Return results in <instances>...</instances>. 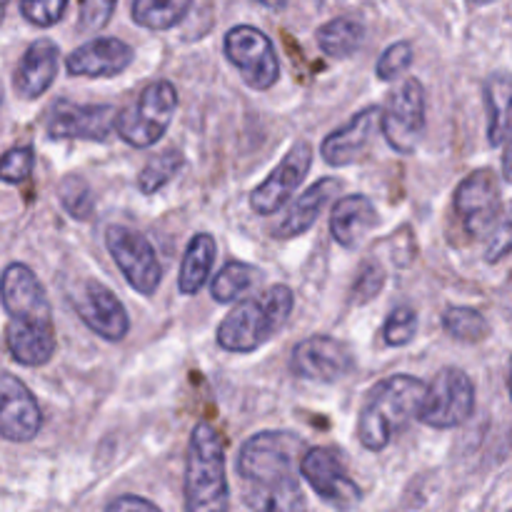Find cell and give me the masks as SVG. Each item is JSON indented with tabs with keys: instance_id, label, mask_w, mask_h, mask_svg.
Listing matches in <instances>:
<instances>
[{
	"instance_id": "cell-13",
	"label": "cell",
	"mask_w": 512,
	"mask_h": 512,
	"mask_svg": "<svg viewBox=\"0 0 512 512\" xmlns=\"http://www.w3.org/2000/svg\"><path fill=\"white\" fill-rule=\"evenodd\" d=\"M300 475L325 503L335 508H353L363 500V493L348 475L340 455L330 448L305 450L300 458Z\"/></svg>"
},
{
	"instance_id": "cell-34",
	"label": "cell",
	"mask_w": 512,
	"mask_h": 512,
	"mask_svg": "<svg viewBox=\"0 0 512 512\" xmlns=\"http://www.w3.org/2000/svg\"><path fill=\"white\" fill-rule=\"evenodd\" d=\"M68 0H20V13L28 23L38 28H50L58 23L65 13Z\"/></svg>"
},
{
	"instance_id": "cell-10",
	"label": "cell",
	"mask_w": 512,
	"mask_h": 512,
	"mask_svg": "<svg viewBox=\"0 0 512 512\" xmlns=\"http://www.w3.org/2000/svg\"><path fill=\"white\" fill-rule=\"evenodd\" d=\"M380 128L385 140L398 153H413L425 135V88L418 78L400 85L388 100V108H380Z\"/></svg>"
},
{
	"instance_id": "cell-40",
	"label": "cell",
	"mask_w": 512,
	"mask_h": 512,
	"mask_svg": "<svg viewBox=\"0 0 512 512\" xmlns=\"http://www.w3.org/2000/svg\"><path fill=\"white\" fill-rule=\"evenodd\" d=\"M5 8H8V0H0V20H3V15H5Z\"/></svg>"
},
{
	"instance_id": "cell-37",
	"label": "cell",
	"mask_w": 512,
	"mask_h": 512,
	"mask_svg": "<svg viewBox=\"0 0 512 512\" xmlns=\"http://www.w3.org/2000/svg\"><path fill=\"white\" fill-rule=\"evenodd\" d=\"M510 253V220L508 215H503V220L498 223V228L493 230L490 235V250H488V260H500Z\"/></svg>"
},
{
	"instance_id": "cell-6",
	"label": "cell",
	"mask_w": 512,
	"mask_h": 512,
	"mask_svg": "<svg viewBox=\"0 0 512 512\" xmlns=\"http://www.w3.org/2000/svg\"><path fill=\"white\" fill-rule=\"evenodd\" d=\"M178 108V90L168 80H155L140 93L138 103L115 115V130L133 148H150L165 135Z\"/></svg>"
},
{
	"instance_id": "cell-20",
	"label": "cell",
	"mask_w": 512,
	"mask_h": 512,
	"mask_svg": "<svg viewBox=\"0 0 512 512\" xmlns=\"http://www.w3.org/2000/svg\"><path fill=\"white\" fill-rule=\"evenodd\" d=\"M58 58L60 48L53 40H35L25 55L20 58L18 68H15L13 85L20 93V98L33 100L40 98L45 90L53 85L55 73H58Z\"/></svg>"
},
{
	"instance_id": "cell-16",
	"label": "cell",
	"mask_w": 512,
	"mask_h": 512,
	"mask_svg": "<svg viewBox=\"0 0 512 512\" xmlns=\"http://www.w3.org/2000/svg\"><path fill=\"white\" fill-rule=\"evenodd\" d=\"M43 428L38 400L23 380L0 370V438L28 443Z\"/></svg>"
},
{
	"instance_id": "cell-9",
	"label": "cell",
	"mask_w": 512,
	"mask_h": 512,
	"mask_svg": "<svg viewBox=\"0 0 512 512\" xmlns=\"http://www.w3.org/2000/svg\"><path fill=\"white\" fill-rule=\"evenodd\" d=\"M225 55L253 90H268L278 83V55H275L273 40L263 30L253 25H235L225 35Z\"/></svg>"
},
{
	"instance_id": "cell-33",
	"label": "cell",
	"mask_w": 512,
	"mask_h": 512,
	"mask_svg": "<svg viewBox=\"0 0 512 512\" xmlns=\"http://www.w3.org/2000/svg\"><path fill=\"white\" fill-rule=\"evenodd\" d=\"M410 63H413V45L400 40V43H393L380 55L375 73H378L380 80H395L400 73L410 68Z\"/></svg>"
},
{
	"instance_id": "cell-4",
	"label": "cell",
	"mask_w": 512,
	"mask_h": 512,
	"mask_svg": "<svg viewBox=\"0 0 512 512\" xmlns=\"http://www.w3.org/2000/svg\"><path fill=\"white\" fill-rule=\"evenodd\" d=\"M293 305L295 295L288 285H273L265 293L243 300L220 323L218 345L230 353H253L283 330Z\"/></svg>"
},
{
	"instance_id": "cell-2",
	"label": "cell",
	"mask_w": 512,
	"mask_h": 512,
	"mask_svg": "<svg viewBox=\"0 0 512 512\" xmlns=\"http://www.w3.org/2000/svg\"><path fill=\"white\" fill-rule=\"evenodd\" d=\"M0 300L10 315L5 343L15 363L25 368L48 363L55 353V325L38 275L23 263L8 265L0 278Z\"/></svg>"
},
{
	"instance_id": "cell-7",
	"label": "cell",
	"mask_w": 512,
	"mask_h": 512,
	"mask_svg": "<svg viewBox=\"0 0 512 512\" xmlns=\"http://www.w3.org/2000/svg\"><path fill=\"white\" fill-rule=\"evenodd\" d=\"M475 410V388L468 373L460 368H445L438 373L418 410L420 423L435 430L460 428Z\"/></svg>"
},
{
	"instance_id": "cell-31",
	"label": "cell",
	"mask_w": 512,
	"mask_h": 512,
	"mask_svg": "<svg viewBox=\"0 0 512 512\" xmlns=\"http://www.w3.org/2000/svg\"><path fill=\"white\" fill-rule=\"evenodd\" d=\"M60 200L73 218L88 220L93 215V195H90L83 178H65L60 183Z\"/></svg>"
},
{
	"instance_id": "cell-18",
	"label": "cell",
	"mask_w": 512,
	"mask_h": 512,
	"mask_svg": "<svg viewBox=\"0 0 512 512\" xmlns=\"http://www.w3.org/2000/svg\"><path fill=\"white\" fill-rule=\"evenodd\" d=\"M133 63V48L118 38H95L80 45L65 60L70 75L78 78H110Z\"/></svg>"
},
{
	"instance_id": "cell-17",
	"label": "cell",
	"mask_w": 512,
	"mask_h": 512,
	"mask_svg": "<svg viewBox=\"0 0 512 512\" xmlns=\"http://www.w3.org/2000/svg\"><path fill=\"white\" fill-rule=\"evenodd\" d=\"M73 308L78 310L80 320L88 325L100 338L118 343L128 335L130 318L123 303L98 280H85L83 288L73 298Z\"/></svg>"
},
{
	"instance_id": "cell-22",
	"label": "cell",
	"mask_w": 512,
	"mask_h": 512,
	"mask_svg": "<svg viewBox=\"0 0 512 512\" xmlns=\"http://www.w3.org/2000/svg\"><path fill=\"white\" fill-rule=\"evenodd\" d=\"M335 190H340V183L335 178H323L315 185H310V188L305 190L293 205H290L285 218L273 228L275 238L288 240V238H298V235L308 233V230L318 223L320 213L328 208Z\"/></svg>"
},
{
	"instance_id": "cell-8",
	"label": "cell",
	"mask_w": 512,
	"mask_h": 512,
	"mask_svg": "<svg viewBox=\"0 0 512 512\" xmlns=\"http://www.w3.org/2000/svg\"><path fill=\"white\" fill-rule=\"evenodd\" d=\"M105 245L130 288L138 290L140 295H153L160 288L163 268H160L153 245L143 233L125 228V225H110L105 230Z\"/></svg>"
},
{
	"instance_id": "cell-24",
	"label": "cell",
	"mask_w": 512,
	"mask_h": 512,
	"mask_svg": "<svg viewBox=\"0 0 512 512\" xmlns=\"http://www.w3.org/2000/svg\"><path fill=\"white\" fill-rule=\"evenodd\" d=\"M365 43V25L350 15H340L325 23L318 30V45L325 55L335 60H345L358 53L360 45Z\"/></svg>"
},
{
	"instance_id": "cell-30",
	"label": "cell",
	"mask_w": 512,
	"mask_h": 512,
	"mask_svg": "<svg viewBox=\"0 0 512 512\" xmlns=\"http://www.w3.org/2000/svg\"><path fill=\"white\" fill-rule=\"evenodd\" d=\"M415 333H418V313H415L413 308H408V305L395 308L393 313L388 315V320H385V343L393 345V348L408 345L410 340L415 338Z\"/></svg>"
},
{
	"instance_id": "cell-26",
	"label": "cell",
	"mask_w": 512,
	"mask_h": 512,
	"mask_svg": "<svg viewBox=\"0 0 512 512\" xmlns=\"http://www.w3.org/2000/svg\"><path fill=\"white\" fill-rule=\"evenodd\" d=\"M193 0H133L130 15L140 28L168 30L188 15Z\"/></svg>"
},
{
	"instance_id": "cell-41",
	"label": "cell",
	"mask_w": 512,
	"mask_h": 512,
	"mask_svg": "<svg viewBox=\"0 0 512 512\" xmlns=\"http://www.w3.org/2000/svg\"><path fill=\"white\" fill-rule=\"evenodd\" d=\"M468 3H473V5H488V3H493V0H468Z\"/></svg>"
},
{
	"instance_id": "cell-28",
	"label": "cell",
	"mask_w": 512,
	"mask_h": 512,
	"mask_svg": "<svg viewBox=\"0 0 512 512\" xmlns=\"http://www.w3.org/2000/svg\"><path fill=\"white\" fill-rule=\"evenodd\" d=\"M255 273L258 270L253 265L228 263L210 283V295H213L215 303H233L245 290H250V285L255 283Z\"/></svg>"
},
{
	"instance_id": "cell-23",
	"label": "cell",
	"mask_w": 512,
	"mask_h": 512,
	"mask_svg": "<svg viewBox=\"0 0 512 512\" xmlns=\"http://www.w3.org/2000/svg\"><path fill=\"white\" fill-rule=\"evenodd\" d=\"M215 240L213 235L198 233L188 243V250L183 255V265H180L178 290L183 295H195L205 283H208L210 273H213L215 263Z\"/></svg>"
},
{
	"instance_id": "cell-38",
	"label": "cell",
	"mask_w": 512,
	"mask_h": 512,
	"mask_svg": "<svg viewBox=\"0 0 512 512\" xmlns=\"http://www.w3.org/2000/svg\"><path fill=\"white\" fill-rule=\"evenodd\" d=\"M110 512H123V510H145V512H158V505L150 503L145 498H133V495H123V498H115L113 503H108Z\"/></svg>"
},
{
	"instance_id": "cell-25",
	"label": "cell",
	"mask_w": 512,
	"mask_h": 512,
	"mask_svg": "<svg viewBox=\"0 0 512 512\" xmlns=\"http://www.w3.org/2000/svg\"><path fill=\"white\" fill-rule=\"evenodd\" d=\"M485 105H488V140L490 145H503L508 140V108H510V78L505 73L493 75L485 83Z\"/></svg>"
},
{
	"instance_id": "cell-12",
	"label": "cell",
	"mask_w": 512,
	"mask_h": 512,
	"mask_svg": "<svg viewBox=\"0 0 512 512\" xmlns=\"http://www.w3.org/2000/svg\"><path fill=\"white\" fill-rule=\"evenodd\" d=\"M355 360L348 345L330 335L300 340L290 355V370L313 383H338L353 370Z\"/></svg>"
},
{
	"instance_id": "cell-35",
	"label": "cell",
	"mask_w": 512,
	"mask_h": 512,
	"mask_svg": "<svg viewBox=\"0 0 512 512\" xmlns=\"http://www.w3.org/2000/svg\"><path fill=\"white\" fill-rule=\"evenodd\" d=\"M118 0H80V30L95 33L105 28Z\"/></svg>"
},
{
	"instance_id": "cell-1",
	"label": "cell",
	"mask_w": 512,
	"mask_h": 512,
	"mask_svg": "<svg viewBox=\"0 0 512 512\" xmlns=\"http://www.w3.org/2000/svg\"><path fill=\"white\" fill-rule=\"evenodd\" d=\"M305 443L288 430H263L243 445L238 473L245 483V503L255 510H303L300 458Z\"/></svg>"
},
{
	"instance_id": "cell-11",
	"label": "cell",
	"mask_w": 512,
	"mask_h": 512,
	"mask_svg": "<svg viewBox=\"0 0 512 512\" xmlns=\"http://www.w3.org/2000/svg\"><path fill=\"white\" fill-rule=\"evenodd\" d=\"M453 205L473 238H490L503 220V200L493 170L470 173L455 190Z\"/></svg>"
},
{
	"instance_id": "cell-14",
	"label": "cell",
	"mask_w": 512,
	"mask_h": 512,
	"mask_svg": "<svg viewBox=\"0 0 512 512\" xmlns=\"http://www.w3.org/2000/svg\"><path fill=\"white\" fill-rule=\"evenodd\" d=\"M118 110L113 105H80L58 100L50 108L45 130L50 140H95L103 143L115 128Z\"/></svg>"
},
{
	"instance_id": "cell-32",
	"label": "cell",
	"mask_w": 512,
	"mask_h": 512,
	"mask_svg": "<svg viewBox=\"0 0 512 512\" xmlns=\"http://www.w3.org/2000/svg\"><path fill=\"white\" fill-rule=\"evenodd\" d=\"M35 165L33 148H13L0 158V180L3 183H23L30 178Z\"/></svg>"
},
{
	"instance_id": "cell-39",
	"label": "cell",
	"mask_w": 512,
	"mask_h": 512,
	"mask_svg": "<svg viewBox=\"0 0 512 512\" xmlns=\"http://www.w3.org/2000/svg\"><path fill=\"white\" fill-rule=\"evenodd\" d=\"M260 3H263L265 8L280 10V8H285V3H288V0H260Z\"/></svg>"
},
{
	"instance_id": "cell-21",
	"label": "cell",
	"mask_w": 512,
	"mask_h": 512,
	"mask_svg": "<svg viewBox=\"0 0 512 512\" xmlns=\"http://www.w3.org/2000/svg\"><path fill=\"white\" fill-rule=\"evenodd\" d=\"M378 225L373 200L365 195H345L333 205L330 213V230H333L335 243L343 248L355 250L365 240V235Z\"/></svg>"
},
{
	"instance_id": "cell-3",
	"label": "cell",
	"mask_w": 512,
	"mask_h": 512,
	"mask_svg": "<svg viewBox=\"0 0 512 512\" xmlns=\"http://www.w3.org/2000/svg\"><path fill=\"white\" fill-rule=\"evenodd\" d=\"M428 385L413 375H393L370 390L358 418V440L365 450L388 448L390 440L403 433L410 420L418 418Z\"/></svg>"
},
{
	"instance_id": "cell-29",
	"label": "cell",
	"mask_w": 512,
	"mask_h": 512,
	"mask_svg": "<svg viewBox=\"0 0 512 512\" xmlns=\"http://www.w3.org/2000/svg\"><path fill=\"white\" fill-rule=\"evenodd\" d=\"M185 165V158L180 150H163V153L153 155V158L145 163V168L138 175V188L143 193H158L165 183L175 178L180 173V168Z\"/></svg>"
},
{
	"instance_id": "cell-15",
	"label": "cell",
	"mask_w": 512,
	"mask_h": 512,
	"mask_svg": "<svg viewBox=\"0 0 512 512\" xmlns=\"http://www.w3.org/2000/svg\"><path fill=\"white\" fill-rule=\"evenodd\" d=\"M313 165V145L308 140H298L285 153L278 168L250 193V208L258 215H273L290 200V195L300 188Z\"/></svg>"
},
{
	"instance_id": "cell-27",
	"label": "cell",
	"mask_w": 512,
	"mask_h": 512,
	"mask_svg": "<svg viewBox=\"0 0 512 512\" xmlns=\"http://www.w3.org/2000/svg\"><path fill=\"white\" fill-rule=\"evenodd\" d=\"M443 328L445 333L453 335L455 340H463V343H480L490 333V325L485 320V315L475 308H463V305H455V308L445 310Z\"/></svg>"
},
{
	"instance_id": "cell-19",
	"label": "cell",
	"mask_w": 512,
	"mask_h": 512,
	"mask_svg": "<svg viewBox=\"0 0 512 512\" xmlns=\"http://www.w3.org/2000/svg\"><path fill=\"white\" fill-rule=\"evenodd\" d=\"M378 125V105L360 110L353 120H348L343 128L333 130V133L323 140L320 153H323L325 163L333 165V168H343V165H350L353 160H358L360 155H363V150L370 145V140L375 138V133H378Z\"/></svg>"
},
{
	"instance_id": "cell-36",
	"label": "cell",
	"mask_w": 512,
	"mask_h": 512,
	"mask_svg": "<svg viewBox=\"0 0 512 512\" xmlns=\"http://www.w3.org/2000/svg\"><path fill=\"white\" fill-rule=\"evenodd\" d=\"M383 270L378 268V265H365L363 273H360L358 283L353 285V300L355 303H365V300L375 298V295L380 293V288H383Z\"/></svg>"
},
{
	"instance_id": "cell-5",
	"label": "cell",
	"mask_w": 512,
	"mask_h": 512,
	"mask_svg": "<svg viewBox=\"0 0 512 512\" xmlns=\"http://www.w3.org/2000/svg\"><path fill=\"white\" fill-rule=\"evenodd\" d=\"M230 488L225 473V445L210 423H198L190 433L185 470V510H228Z\"/></svg>"
}]
</instances>
